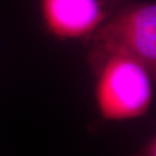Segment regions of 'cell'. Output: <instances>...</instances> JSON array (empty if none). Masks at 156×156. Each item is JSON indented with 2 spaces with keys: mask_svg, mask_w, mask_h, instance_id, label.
I'll list each match as a JSON object with an SVG mask.
<instances>
[{
  "mask_svg": "<svg viewBox=\"0 0 156 156\" xmlns=\"http://www.w3.org/2000/svg\"><path fill=\"white\" fill-rule=\"evenodd\" d=\"M95 76L94 98L101 117L109 122L147 115L154 101L155 76L140 62L122 53H89Z\"/></svg>",
  "mask_w": 156,
  "mask_h": 156,
  "instance_id": "cell-1",
  "label": "cell"
},
{
  "mask_svg": "<svg viewBox=\"0 0 156 156\" xmlns=\"http://www.w3.org/2000/svg\"><path fill=\"white\" fill-rule=\"evenodd\" d=\"M89 39L90 52L132 56L156 76L154 2H128L113 11Z\"/></svg>",
  "mask_w": 156,
  "mask_h": 156,
  "instance_id": "cell-2",
  "label": "cell"
},
{
  "mask_svg": "<svg viewBox=\"0 0 156 156\" xmlns=\"http://www.w3.org/2000/svg\"><path fill=\"white\" fill-rule=\"evenodd\" d=\"M44 30L59 40L89 39L111 12L101 0H40Z\"/></svg>",
  "mask_w": 156,
  "mask_h": 156,
  "instance_id": "cell-3",
  "label": "cell"
},
{
  "mask_svg": "<svg viewBox=\"0 0 156 156\" xmlns=\"http://www.w3.org/2000/svg\"><path fill=\"white\" fill-rule=\"evenodd\" d=\"M133 156H156V136L152 135L145 141L138 153Z\"/></svg>",
  "mask_w": 156,
  "mask_h": 156,
  "instance_id": "cell-4",
  "label": "cell"
},
{
  "mask_svg": "<svg viewBox=\"0 0 156 156\" xmlns=\"http://www.w3.org/2000/svg\"><path fill=\"white\" fill-rule=\"evenodd\" d=\"M101 1L104 4V5L107 7V9L111 13L117 10L118 8L130 2V0H101Z\"/></svg>",
  "mask_w": 156,
  "mask_h": 156,
  "instance_id": "cell-5",
  "label": "cell"
}]
</instances>
